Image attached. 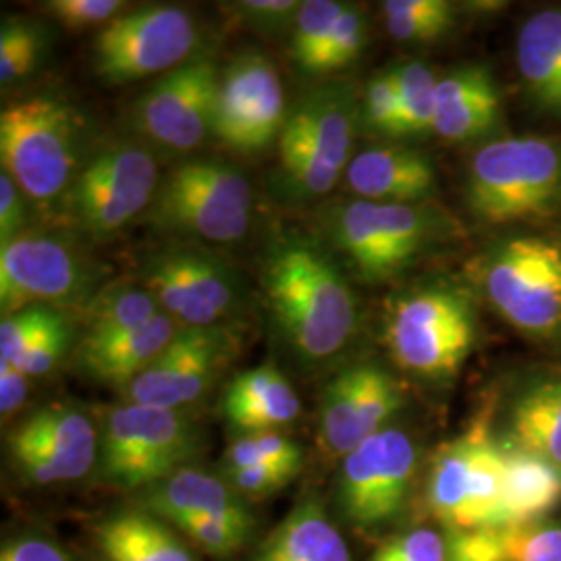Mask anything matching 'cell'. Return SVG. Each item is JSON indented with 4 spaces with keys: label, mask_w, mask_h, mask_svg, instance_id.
Here are the masks:
<instances>
[{
    "label": "cell",
    "mask_w": 561,
    "mask_h": 561,
    "mask_svg": "<svg viewBox=\"0 0 561 561\" xmlns=\"http://www.w3.org/2000/svg\"><path fill=\"white\" fill-rule=\"evenodd\" d=\"M181 327L167 312L138 329L96 343H80L78 362L94 381L129 385L162 354Z\"/></svg>",
    "instance_id": "23"
},
{
    "label": "cell",
    "mask_w": 561,
    "mask_h": 561,
    "mask_svg": "<svg viewBox=\"0 0 561 561\" xmlns=\"http://www.w3.org/2000/svg\"><path fill=\"white\" fill-rule=\"evenodd\" d=\"M520 78L533 102L561 115V11L547 9L522 25L516 44Z\"/></svg>",
    "instance_id": "26"
},
{
    "label": "cell",
    "mask_w": 561,
    "mask_h": 561,
    "mask_svg": "<svg viewBox=\"0 0 561 561\" xmlns=\"http://www.w3.org/2000/svg\"><path fill=\"white\" fill-rule=\"evenodd\" d=\"M198 44L194 18L173 4L125 11L94 41V69L108 83H131L185 65Z\"/></svg>",
    "instance_id": "9"
},
{
    "label": "cell",
    "mask_w": 561,
    "mask_h": 561,
    "mask_svg": "<svg viewBox=\"0 0 561 561\" xmlns=\"http://www.w3.org/2000/svg\"><path fill=\"white\" fill-rule=\"evenodd\" d=\"M221 327H181L161 356L127 385L129 403L181 410L201 400L233 352Z\"/></svg>",
    "instance_id": "17"
},
{
    "label": "cell",
    "mask_w": 561,
    "mask_h": 561,
    "mask_svg": "<svg viewBox=\"0 0 561 561\" xmlns=\"http://www.w3.org/2000/svg\"><path fill=\"white\" fill-rule=\"evenodd\" d=\"M502 535L507 561H561V522H533Z\"/></svg>",
    "instance_id": "42"
},
{
    "label": "cell",
    "mask_w": 561,
    "mask_h": 561,
    "mask_svg": "<svg viewBox=\"0 0 561 561\" xmlns=\"http://www.w3.org/2000/svg\"><path fill=\"white\" fill-rule=\"evenodd\" d=\"M502 502L503 451L502 447L489 437V431H486L477 447V456L472 463L463 530L497 528Z\"/></svg>",
    "instance_id": "32"
},
{
    "label": "cell",
    "mask_w": 561,
    "mask_h": 561,
    "mask_svg": "<svg viewBox=\"0 0 561 561\" xmlns=\"http://www.w3.org/2000/svg\"><path fill=\"white\" fill-rule=\"evenodd\" d=\"M219 80L213 60H192L169 71L138 102V129L173 152L198 148L215 127Z\"/></svg>",
    "instance_id": "18"
},
{
    "label": "cell",
    "mask_w": 561,
    "mask_h": 561,
    "mask_svg": "<svg viewBox=\"0 0 561 561\" xmlns=\"http://www.w3.org/2000/svg\"><path fill=\"white\" fill-rule=\"evenodd\" d=\"M164 310L157 298L136 285H115L99 291L83 312L81 343H96L123 335L157 319Z\"/></svg>",
    "instance_id": "31"
},
{
    "label": "cell",
    "mask_w": 561,
    "mask_h": 561,
    "mask_svg": "<svg viewBox=\"0 0 561 561\" xmlns=\"http://www.w3.org/2000/svg\"><path fill=\"white\" fill-rule=\"evenodd\" d=\"M503 502L497 530L539 522L561 500V470L551 461L503 445Z\"/></svg>",
    "instance_id": "24"
},
{
    "label": "cell",
    "mask_w": 561,
    "mask_h": 561,
    "mask_svg": "<svg viewBox=\"0 0 561 561\" xmlns=\"http://www.w3.org/2000/svg\"><path fill=\"white\" fill-rule=\"evenodd\" d=\"M94 268L67 241L23 233L0 245V306L9 317L30 306H67L92 300Z\"/></svg>",
    "instance_id": "12"
},
{
    "label": "cell",
    "mask_w": 561,
    "mask_h": 561,
    "mask_svg": "<svg viewBox=\"0 0 561 561\" xmlns=\"http://www.w3.org/2000/svg\"><path fill=\"white\" fill-rule=\"evenodd\" d=\"M300 7L296 0H245L238 4V11L259 27H280L287 21H296Z\"/></svg>",
    "instance_id": "49"
},
{
    "label": "cell",
    "mask_w": 561,
    "mask_h": 561,
    "mask_svg": "<svg viewBox=\"0 0 561 561\" xmlns=\"http://www.w3.org/2000/svg\"><path fill=\"white\" fill-rule=\"evenodd\" d=\"M366 46V20L356 7H343L333 36L327 44L312 76H329L356 62Z\"/></svg>",
    "instance_id": "41"
},
{
    "label": "cell",
    "mask_w": 561,
    "mask_h": 561,
    "mask_svg": "<svg viewBox=\"0 0 561 561\" xmlns=\"http://www.w3.org/2000/svg\"><path fill=\"white\" fill-rule=\"evenodd\" d=\"M512 443L561 470V381L539 382L514 405Z\"/></svg>",
    "instance_id": "30"
},
{
    "label": "cell",
    "mask_w": 561,
    "mask_h": 561,
    "mask_svg": "<svg viewBox=\"0 0 561 561\" xmlns=\"http://www.w3.org/2000/svg\"><path fill=\"white\" fill-rule=\"evenodd\" d=\"M83 121L65 102L48 96L7 106L0 113V157L30 201H57L80 175Z\"/></svg>",
    "instance_id": "3"
},
{
    "label": "cell",
    "mask_w": 561,
    "mask_h": 561,
    "mask_svg": "<svg viewBox=\"0 0 561 561\" xmlns=\"http://www.w3.org/2000/svg\"><path fill=\"white\" fill-rule=\"evenodd\" d=\"M227 468L243 466H285L301 468V447L279 431L241 435L240 439L229 445L225 454Z\"/></svg>",
    "instance_id": "37"
},
{
    "label": "cell",
    "mask_w": 561,
    "mask_h": 561,
    "mask_svg": "<svg viewBox=\"0 0 561 561\" xmlns=\"http://www.w3.org/2000/svg\"><path fill=\"white\" fill-rule=\"evenodd\" d=\"M400 81V129L398 138H416L433 131L437 83L435 73L422 62L398 67Z\"/></svg>",
    "instance_id": "34"
},
{
    "label": "cell",
    "mask_w": 561,
    "mask_h": 561,
    "mask_svg": "<svg viewBox=\"0 0 561 561\" xmlns=\"http://www.w3.org/2000/svg\"><path fill=\"white\" fill-rule=\"evenodd\" d=\"M447 561H507L502 530H449Z\"/></svg>",
    "instance_id": "47"
},
{
    "label": "cell",
    "mask_w": 561,
    "mask_h": 561,
    "mask_svg": "<svg viewBox=\"0 0 561 561\" xmlns=\"http://www.w3.org/2000/svg\"><path fill=\"white\" fill-rule=\"evenodd\" d=\"M201 433L183 410L125 403L102 424L99 474L121 491H146L187 468Z\"/></svg>",
    "instance_id": "5"
},
{
    "label": "cell",
    "mask_w": 561,
    "mask_h": 561,
    "mask_svg": "<svg viewBox=\"0 0 561 561\" xmlns=\"http://www.w3.org/2000/svg\"><path fill=\"white\" fill-rule=\"evenodd\" d=\"M329 240L366 280L396 277L435 240L437 225L414 204L337 202L322 217Z\"/></svg>",
    "instance_id": "8"
},
{
    "label": "cell",
    "mask_w": 561,
    "mask_h": 561,
    "mask_svg": "<svg viewBox=\"0 0 561 561\" xmlns=\"http://www.w3.org/2000/svg\"><path fill=\"white\" fill-rule=\"evenodd\" d=\"M486 424L477 422L454 442L445 443L437 451L426 486V500L433 516L449 530L466 528V503L470 491L472 463Z\"/></svg>",
    "instance_id": "27"
},
{
    "label": "cell",
    "mask_w": 561,
    "mask_h": 561,
    "mask_svg": "<svg viewBox=\"0 0 561 561\" xmlns=\"http://www.w3.org/2000/svg\"><path fill=\"white\" fill-rule=\"evenodd\" d=\"M419 472V449L401 428H385L341 460L337 502L358 530L400 518Z\"/></svg>",
    "instance_id": "10"
},
{
    "label": "cell",
    "mask_w": 561,
    "mask_h": 561,
    "mask_svg": "<svg viewBox=\"0 0 561 561\" xmlns=\"http://www.w3.org/2000/svg\"><path fill=\"white\" fill-rule=\"evenodd\" d=\"M159 185V164L150 150L115 144L81 167L69 192L71 213L90 238L106 240L154 202Z\"/></svg>",
    "instance_id": "11"
},
{
    "label": "cell",
    "mask_w": 561,
    "mask_h": 561,
    "mask_svg": "<svg viewBox=\"0 0 561 561\" xmlns=\"http://www.w3.org/2000/svg\"><path fill=\"white\" fill-rule=\"evenodd\" d=\"M298 472L300 470L285 468V466H243V468H227L225 479L240 495L268 497L294 481Z\"/></svg>",
    "instance_id": "45"
},
{
    "label": "cell",
    "mask_w": 561,
    "mask_h": 561,
    "mask_svg": "<svg viewBox=\"0 0 561 561\" xmlns=\"http://www.w3.org/2000/svg\"><path fill=\"white\" fill-rule=\"evenodd\" d=\"M60 312L50 306H30L0 322V362L18 366L27 350L59 321Z\"/></svg>",
    "instance_id": "38"
},
{
    "label": "cell",
    "mask_w": 561,
    "mask_h": 561,
    "mask_svg": "<svg viewBox=\"0 0 561 561\" xmlns=\"http://www.w3.org/2000/svg\"><path fill=\"white\" fill-rule=\"evenodd\" d=\"M486 294L505 321L530 335H547L561 322V245L516 238L486 271Z\"/></svg>",
    "instance_id": "13"
},
{
    "label": "cell",
    "mask_w": 561,
    "mask_h": 561,
    "mask_svg": "<svg viewBox=\"0 0 561 561\" xmlns=\"http://www.w3.org/2000/svg\"><path fill=\"white\" fill-rule=\"evenodd\" d=\"M466 194L495 227L549 217L561 206V148L537 136L486 144L470 162Z\"/></svg>",
    "instance_id": "2"
},
{
    "label": "cell",
    "mask_w": 561,
    "mask_h": 561,
    "mask_svg": "<svg viewBox=\"0 0 561 561\" xmlns=\"http://www.w3.org/2000/svg\"><path fill=\"white\" fill-rule=\"evenodd\" d=\"M502 99L484 67H461L437 83L433 131L443 140L470 141L495 129Z\"/></svg>",
    "instance_id": "22"
},
{
    "label": "cell",
    "mask_w": 561,
    "mask_h": 561,
    "mask_svg": "<svg viewBox=\"0 0 561 561\" xmlns=\"http://www.w3.org/2000/svg\"><path fill=\"white\" fill-rule=\"evenodd\" d=\"M347 183L360 201L381 204H414L435 190L433 162L408 146H375L356 154Z\"/></svg>",
    "instance_id": "19"
},
{
    "label": "cell",
    "mask_w": 561,
    "mask_h": 561,
    "mask_svg": "<svg viewBox=\"0 0 561 561\" xmlns=\"http://www.w3.org/2000/svg\"><path fill=\"white\" fill-rule=\"evenodd\" d=\"M23 192L15 180L2 171L0 175V245L11 243L23 236L25 225V202Z\"/></svg>",
    "instance_id": "48"
},
{
    "label": "cell",
    "mask_w": 561,
    "mask_h": 561,
    "mask_svg": "<svg viewBox=\"0 0 561 561\" xmlns=\"http://www.w3.org/2000/svg\"><path fill=\"white\" fill-rule=\"evenodd\" d=\"M44 36L30 21L9 20L0 27V81L15 83L30 76L42 57Z\"/></svg>",
    "instance_id": "36"
},
{
    "label": "cell",
    "mask_w": 561,
    "mask_h": 561,
    "mask_svg": "<svg viewBox=\"0 0 561 561\" xmlns=\"http://www.w3.org/2000/svg\"><path fill=\"white\" fill-rule=\"evenodd\" d=\"M69 341H71V329H69V322L65 317H60L59 321L55 322L41 340L36 341L27 354L23 356V360L18 364L21 373L25 377H44L48 375L60 358L65 356L67 347H69Z\"/></svg>",
    "instance_id": "46"
},
{
    "label": "cell",
    "mask_w": 561,
    "mask_h": 561,
    "mask_svg": "<svg viewBox=\"0 0 561 561\" xmlns=\"http://www.w3.org/2000/svg\"><path fill=\"white\" fill-rule=\"evenodd\" d=\"M30 377H25L18 366L0 362V412L9 416L18 412L27 400Z\"/></svg>",
    "instance_id": "51"
},
{
    "label": "cell",
    "mask_w": 561,
    "mask_h": 561,
    "mask_svg": "<svg viewBox=\"0 0 561 561\" xmlns=\"http://www.w3.org/2000/svg\"><path fill=\"white\" fill-rule=\"evenodd\" d=\"M362 106L345 83H327L294 104L279 136L280 169L289 194L319 198L352 162Z\"/></svg>",
    "instance_id": "4"
},
{
    "label": "cell",
    "mask_w": 561,
    "mask_h": 561,
    "mask_svg": "<svg viewBox=\"0 0 561 561\" xmlns=\"http://www.w3.org/2000/svg\"><path fill=\"white\" fill-rule=\"evenodd\" d=\"M403 405L398 381L377 364H356L327 385L319 408V447L345 458L385 428Z\"/></svg>",
    "instance_id": "16"
},
{
    "label": "cell",
    "mask_w": 561,
    "mask_h": 561,
    "mask_svg": "<svg viewBox=\"0 0 561 561\" xmlns=\"http://www.w3.org/2000/svg\"><path fill=\"white\" fill-rule=\"evenodd\" d=\"M141 493L146 512L171 524L183 518L254 522L240 493L227 479L192 466L181 468Z\"/></svg>",
    "instance_id": "21"
},
{
    "label": "cell",
    "mask_w": 561,
    "mask_h": 561,
    "mask_svg": "<svg viewBox=\"0 0 561 561\" xmlns=\"http://www.w3.org/2000/svg\"><path fill=\"white\" fill-rule=\"evenodd\" d=\"M0 561H69V558L55 542L25 535L2 545Z\"/></svg>",
    "instance_id": "50"
},
{
    "label": "cell",
    "mask_w": 561,
    "mask_h": 561,
    "mask_svg": "<svg viewBox=\"0 0 561 561\" xmlns=\"http://www.w3.org/2000/svg\"><path fill=\"white\" fill-rule=\"evenodd\" d=\"M252 190L243 171L222 161H187L159 185L150 221L202 240H241L250 229Z\"/></svg>",
    "instance_id": "7"
},
{
    "label": "cell",
    "mask_w": 561,
    "mask_h": 561,
    "mask_svg": "<svg viewBox=\"0 0 561 561\" xmlns=\"http://www.w3.org/2000/svg\"><path fill=\"white\" fill-rule=\"evenodd\" d=\"M252 561H354L340 528L321 502L306 500L294 507L262 542Z\"/></svg>",
    "instance_id": "25"
},
{
    "label": "cell",
    "mask_w": 561,
    "mask_h": 561,
    "mask_svg": "<svg viewBox=\"0 0 561 561\" xmlns=\"http://www.w3.org/2000/svg\"><path fill=\"white\" fill-rule=\"evenodd\" d=\"M362 123L379 136L398 138L400 129V81L398 67L373 76L362 102Z\"/></svg>",
    "instance_id": "39"
},
{
    "label": "cell",
    "mask_w": 561,
    "mask_h": 561,
    "mask_svg": "<svg viewBox=\"0 0 561 561\" xmlns=\"http://www.w3.org/2000/svg\"><path fill=\"white\" fill-rule=\"evenodd\" d=\"M262 283L283 340L301 360H331L356 333L354 289L321 243L300 236L273 243Z\"/></svg>",
    "instance_id": "1"
},
{
    "label": "cell",
    "mask_w": 561,
    "mask_h": 561,
    "mask_svg": "<svg viewBox=\"0 0 561 561\" xmlns=\"http://www.w3.org/2000/svg\"><path fill=\"white\" fill-rule=\"evenodd\" d=\"M9 451L23 481H80L99 463L101 433L78 408L46 405L13 428Z\"/></svg>",
    "instance_id": "14"
},
{
    "label": "cell",
    "mask_w": 561,
    "mask_h": 561,
    "mask_svg": "<svg viewBox=\"0 0 561 561\" xmlns=\"http://www.w3.org/2000/svg\"><path fill=\"white\" fill-rule=\"evenodd\" d=\"M343 2L335 0H308L301 2L298 18L294 21L291 57L300 67L301 73L312 76L317 62L322 57L333 30L343 13Z\"/></svg>",
    "instance_id": "35"
},
{
    "label": "cell",
    "mask_w": 561,
    "mask_h": 561,
    "mask_svg": "<svg viewBox=\"0 0 561 561\" xmlns=\"http://www.w3.org/2000/svg\"><path fill=\"white\" fill-rule=\"evenodd\" d=\"M285 121L287 108L275 65L262 53H241L221 73L213 134L227 148L254 154L279 140Z\"/></svg>",
    "instance_id": "15"
},
{
    "label": "cell",
    "mask_w": 561,
    "mask_h": 561,
    "mask_svg": "<svg viewBox=\"0 0 561 561\" xmlns=\"http://www.w3.org/2000/svg\"><path fill=\"white\" fill-rule=\"evenodd\" d=\"M157 259L180 280L194 308V327H215L233 308V277L217 259L196 250H171Z\"/></svg>",
    "instance_id": "29"
},
{
    "label": "cell",
    "mask_w": 561,
    "mask_h": 561,
    "mask_svg": "<svg viewBox=\"0 0 561 561\" xmlns=\"http://www.w3.org/2000/svg\"><path fill=\"white\" fill-rule=\"evenodd\" d=\"M449 537L433 528L408 530L381 545L370 561H447Z\"/></svg>",
    "instance_id": "43"
},
{
    "label": "cell",
    "mask_w": 561,
    "mask_h": 561,
    "mask_svg": "<svg viewBox=\"0 0 561 561\" xmlns=\"http://www.w3.org/2000/svg\"><path fill=\"white\" fill-rule=\"evenodd\" d=\"M106 561H196L180 537L150 512H123L99 528Z\"/></svg>",
    "instance_id": "28"
},
{
    "label": "cell",
    "mask_w": 561,
    "mask_h": 561,
    "mask_svg": "<svg viewBox=\"0 0 561 561\" xmlns=\"http://www.w3.org/2000/svg\"><path fill=\"white\" fill-rule=\"evenodd\" d=\"M222 416L241 435L279 431L300 416V398L275 364L243 370L227 385Z\"/></svg>",
    "instance_id": "20"
},
{
    "label": "cell",
    "mask_w": 561,
    "mask_h": 561,
    "mask_svg": "<svg viewBox=\"0 0 561 561\" xmlns=\"http://www.w3.org/2000/svg\"><path fill=\"white\" fill-rule=\"evenodd\" d=\"M477 322L468 300L449 287H424L396 301L385 343L401 370L422 379L456 377L472 352Z\"/></svg>",
    "instance_id": "6"
},
{
    "label": "cell",
    "mask_w": 561,
    "mask_h": 561,
    "mask_svg": "<svg viewBox=\"0 0 561 561\" xmlns=\"http://www.w3.org/2000/svg\"><path fill=\"white\" fill-rule=\"evenodd\" d=\"M190 541L208 556L227 558L248 542L254 522L219 520V518H183L173 522Z\"/></svg>",
    "instance_id": "40"
},
{
    "label": "cell",
    "mask_w": 561,
    "mask_h": 561,
    "mask_svg": "<svg viewBox=\"0 0 561 561\" xmlns=\"http://www.w3.org/2000/svg\"><path fill=\"white\" fill-rule=\"evenodd\" d=\"M121 0H53L46 11L67 30H88L106 25L123 13Z\"/></svg>",
    "instance_id": "44"
},
{
    "label": "cell",
    "mask_w": 561,
    "mask_h": 561,
    "mask_svg": "<svg viewBox=\"0 0 561 561\" xmlns=\"http://www.w3.org/2000/svg\"><path fill=\"white\" fill-rule=\"evenodd\" d=\"M387 32L403 44L442 41L456 23V9L445 0H387L382 4Z\"/></svg>",
    "instance_id": "33"
}]
</instances>
